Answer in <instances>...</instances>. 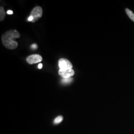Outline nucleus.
Listing matches in <instances>:
<instances>
[{
  "label": "nucleus",
  "instance_id": "nucleus-1",
  "mask_svg": "<svg viewBox=\"0 0 134 134\" xmlns=\"http://www.w3.org/2000/svg\"><path fill=\"white\" fill-rule=\"evenodd\" d=\"M20 36V34L16 30H8L2 36V43L5 48L10 50H14L18 46V43L14 39L19 38Z\"/></svg>",
  "mask_w": 134,
  "mask_h": 134
},
{
  "label": "nucleus",
  "instance_id": "nucleus-2",
  "mask_svg": "<svg viewBox=\"0 0 134 134\" xmlns=\"http://www.w3.org/2000/svg\"><path fill=\"white\" fill-rule=\"evenodd\" d=\"M43 14V10L41 7L39 6H37L35 7L33 10H32L30 16L33 18V20L32 23H35L36 21L38 20L40 18H41Z\"/></svg>",
  "mask_w": 134,
  "mask_h": 134
},
{
  "label": "nucleus",
  "instance_id": "nucleus-3",
  "mask_svg": "<svg viewBox=\"0 0 134 134\" xmlns=\"http://www.w3.org/2000/svg\"><path fill=\"white\" fill-rule=\"evenodd\" d=\"M59 67L61 70H66L72 68V65L70 61L65 58L60 59L59 61Z\"/></svg>",
  "mask_w": 134,
  "mask_h": 134
},
{
  "label": "nucleus",
  "instance_id": "nucleus-4",
  "mask_svg": "<svg viewBox=\"0 0 134 134\" xmlns=\"http://www.w3.org/2000/svg\"><path fill=\"white\" fill-rule=\"evenodd\" d=\"M42 57L38 54L30 55L26 58V61L29 64H34L40 62L42 61Z\"/></svg>",
  "mask_w": 134,
  "mask_h": 134
},
{
  "label": "nucleus",
  "instance_id": "nucleus-5",
  "mask_svg": "<svg viewBox=\"0 0 134 134\" xmlns=\"http://www.w3.org/2000/svg\"><path fill=\"white\" fill-rule=\"evenodd\" d=\"M59 74L63 79H68L73 76L75 75V71L72 69L66 70L59 71Z\"/></svg>",
  "mask_w": 134,
  "mask_h": 134
},
{
  "label": "nucleus",
  "instance_id": "nucleus-6",
  "mask_svg": "<svg viewBox=\"0 0 134 134\" xmlns=\"http://www.w3.org/2000/svg\"><path fill=\"white\" fill-rule=\"evenodd\" d=\"M125 11H126V13H127V14L128 15V16H129L130 19L134 22V13L132 11H131V10L128 9H126L125 10Z\"/></svg>",
  "mask_w": 134,
  "mask_h": 134
},
{
  "label": "nucleus",
  "instance_id": "nucleus-7",
  "mask_svg": "<svg viewBox=\"0 0 134 134\" xmlns=\"http://www.w3.org/2000/svg\"><path fill=\"white\" fill-rule=\"evenodd\" d=\"M5 13L3 7H1L0 8V21H2L5 19Z\"/></svg>",
  "mask_w": 134,
  "mask_h": 134
},
{
  "label": "nucleus",
  "instance_id": "nucleus-8",
  "mask_svg": "<svg viewBox=\"0 0 134 134\" xmlns=\"http://www.w3.org/2000/svg\"><path fill=\"white\" fill-rule=\"evenodd\" d=\"M72 81V77H70V78H68V79H64L62 81L64 83H69V82H71Z\"/></svg>",
  "mask_w": 134,
  "mask_h": 134
},
{
  "label": "nucleus",
  "instance_id": "nucleus-9",
  "mask_svg": "<svg viewBox=\"0 0 134 134\" xmlns=\"http://www.w3.org/2000/svg\"><path fill=\"white\" fill-rule=\"evenodd\" d=\"M62 117H61V116H59V117H57V118L55 120V123H59V122H60V121H61L62 120Z\"/></svg>",
  "mask_w": 134,
  "mask_h": 134
},
{
  "label": "nucleus",
  "instance_id": "nucleus-10",
  "mask_svg": "<svg viewBox=\"0 0 134 134\" xmlns=\"http://www.w3.org/2000/svg\"><path fill=\"white\" fill-rule=\"evenodd\" d=\"M31 48L34 49H36V48H37V46L36 44H33L31 46Z\"/></svg>",
  "mask_w": 134,
  "mask_h": 134
},
{
  "label": "nucleus",
  "instance_id": "nucleus-11",
  "mask_svg": "<svg viewBox=\"0 0 134 134\" xmlns=\"http://www.w3.org/2000/svg\"><path fill=\"white\" fill-rule=\"evenodd\" d=\"M7 13L8 14H13V12L12 10H9L7 11Z\"/></svg>",
  "mask_w": 134,
  "mask_h": 134
},
{
  "label": "nucleus",
  "instance_id": "nucleus-12",
  "mask_svg": "<svg viewBox=\"0 0 134 134\" xmlns=\"http://www.w3.org/2000/svg\"><path fill=\"white\" fill-rule=\"evenodd\" d=\"M28 20H29V21H32V20H33V18L31 16H29V18H28Z\"/></svg>",
  "mask_w": 134,
  "mask_h": 134
},
{
  "label": "nucleus",
  "instance_id": "nucleus-13",
  "mask_svg": "<svg viewBox=\"0 0 134 134\" xmlns=\"http://www.w3.org/2000/svg\"><path fill=\"white\" fill-rule=\"evenodd\" d=\"M43 67V65H42V64H39L38 65V69H42V68Z\"/></svg>",
  "mask_w": 134,
  "mask_h": 134
}]
</instances>
